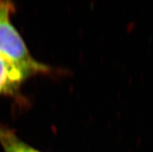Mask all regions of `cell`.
I'll use <instances>...</instances> for the list:
<instances>
[{"label": "cell", "instance_id": "cell-1", "mask_svg": "<svg viewBox=\"0 0 153 152\" xmlns=\"http://www.w3.org/2000/svg\"><path fill=\"white\" fill-rule=\"evenodd\" d=\"M14 6L0 0V54L17 65L29 75L46 73L49 67L32 57L25 42L11 22Z\"/></svg>", "mask_w": 153, "mask_h": 152}, {"label": "cell", "instance_id": "cell-3", "mask_svg": "<svg viewBox=\"0 0 153 152\" xmlns=\"http://www.w3.org/2000/svg\"><path fill=\"white\" fill-rule=\"evenodd\" d=\"M0 144L4 152H41L27 145L13 130L0 126Z\"/></svg>", "mask_w": 153, "mask_h": 152}, {"label": "cell", "instance_id": "cell-2", "mask_svg": "<svg viewBox=\"0 0 153 152\" xmlns=\"http://www.w3.org/2000/svg\"><path fill=\"white\" fill-rule=\"evenodd\" d=\"M28 76L21 67L0 54V95L16 93Z\"/></svg>", "mask_w": 153, "mask_h": 152}]
</instances>
